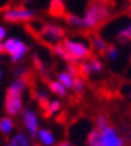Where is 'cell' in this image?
<instances>
[{
	"mask_svg": "<svg viewBox=\"0 0 131 146\" xmlns=\"http://www.w3.org/2000/svg\"><path fill=\"white\" fill-rule=\"evenodd\" d=\"M111 20V11L109 7L95 0H90L86 12H84V22L87 30L91 32H99L102 27H105Z\"/></svg>",
	"mask_w": 131,
	"mask_h": 146,
	"instance_id": "6da1fadb",
	"label": "cell"
},
{
	"mask_svg": "<svg viewBox=\"0 0 131 146\" xmlns=\"http://www.w3.org/2000/svg\"><path fill=\"white\" fill-rule=\"evenodd\" d=\"M3 19L7 23H28L35 19V12L27 9L24 3L16 4L15 1H11L8 4L3 5Z\"/></svg>",
	"mask_w": 131,
	"mask_h": 146,
	"instance_id": "7a4b0ae2",
	"label": "cell"
},
{
	"mask_svg": "<svg viewBox=\"0 0 131 146\" xmlns=\"http://www.w3.org/2000/svg\"><path fill=\"white\" fill-rule=\"evenodd\" d=\"M27 84L23 79H16L5 93V113L9 115H16L22 110V93Z\"/></svg>",
	"mask_w": 131,
	"mask_h": 146,
	"instance_id": "3957f363",
	"label": "cell"
},
{
	"mask_svg": "<svg viewBox=\"0 0 131 146\" xmlns=\"http://www.w3.org/2000/svg\"><path fill=\"white\" fill-rule=\"evenodd\" d=\"M63 46L64 48L67 50V52L71 58V62H79V60H90L91 58H94V50L88 48L83 43H76V42H72L68 38H64L63 39Z\"/></svg>",
	"mask_w": 131,
	"mask_h": 146,
	"instance_id": "277c9868",
	"label": "cell"
},
{
	"mask_svg": "<svg viewBox=\"0 0 131 146\" xmlns=\"http://www.w3.org/2000/svg\"><path fill=\"white\" fill-rule=\"evenodd\" d=\"M101 142L102 146H123V141L119 138L116 130L111 126L101 131Z\"/></svg>",
	"mask_w": 131,
	"mask_h": 146,
	"instance_id": "5b68a950",
	"label": "cell"
},
{
	"mask_svg": "<svg viewBox=\"0 0 131 146\" xmlns=\"http://www.w3.org/2000/svg\"><path fill=\"white\" fill-rule=\"evenodd\" d=\"M63 20L66 22V24H67V26H70V27H72V28H75V30H76V32H80V31L87 30L84 19L79 18V16L74 15V13L67 12V13H66V16L63 18ZM76 32H75V34H76Z\"/></svg>",
	"mask_w": 131,
	"mask_h": 146,
	"instance_id": "8992f818",
	"label": "cell"
},
{
	"mask_svg": "<svg viewBox=\"0 0 131 146\" xmlns=\"http://www.w3.org/2000/svg\"><path fill=\"white\" fill-rule=\"evenodd\" d=\"M23 121H24L26 127L28 129V131H30L31 137L35 138L36 130H38V119H36V115L31 110H24L23 111Z\"/></svg>",
	"mask_w": 131,
	"mask_h": 146,
	"instance_id": "52a82bcc",
	"label": "cell"
},
{
	"mask_svg": "<svg viewBox=\"0 0 131 146\" xmlns=\"http://www.w3.org/2000/svg\"><path fill=\"white\" fill-rule=\"evenodd\" d=\"M91 39H92V44H94V48L96 50V52L99 54V56L105 58L109 52V48H110V44L101 38L99 32H91Z\"/></svg>",
	"mask_w": 131,
	"mask_h": 146,
	"instance_id": "ba28073f",
	"label": "cell"
},
{
	"mask_svg": "<svg viewBox=\"0 0 131 146\" xmlns=\"http://www.w3.org/2000/svg\"><path fill=\"white\" fill-rule=\"evenodd\" d=\"M66 7L63 0H51L48 7V15L56 19H63L66 16Z\"/></svg>",
	"mask_w": 131,
	"mask_h": 146,
	"instance_id": "9c48e42d",
	"label": "cell"
},
{
	"mask_svg": "<svg viewBox=\"0 0 131 146\" xmlns=\"http://www.w3.org/2000/svg\"><path fill=\"white\" fill-rule=\"evenodd\" d=\"M27 51H28V46H26L23 42L18 40V42H16V46H15V48H13V51H12V54H11L12 62H19Z\"/></svg>",
	"mask_w": 131,
	"mask_h": 146,
	"instance_id": "30bf717a",
	"label": "cell"
},
{
	"mask_svg": "<svg viewBox=\"0 0 131 146\" xmlns=\"http://www.w3.org/2000/svg\"><path fill=\"white\" fill-rule=\"evenodd\" d=\"M87 145L88 146H102L101 142V131L98 129H94L92 131H90L87 137Z\"/></svg>",
	"mask_w": 131,
	"mask_h": 146,
	"instance_id": "8fae6325",
	"label": "cell"
},
{
	"mask_svg": "<svg viewBox=\"0 0 131 146\" xmlns=\"http://www.w3.org/2000/svg\"><path fill=\"white\" fill-rule=\"evenodd\" d=\"M47 84H48V87H50V90H51L54 94H58V95H60V97H66V89L60 82L50 80Z\"/></svg>",
	"mask_w": 131,
	"mask_h": 146,
	"instance_id": "7c38bea8",
	"label": "cell"
},
{
	"mask_svg": "<svg viewBox=\"0 0 131 146\" xmlns=\"http://www.w3.org/2000/svg\"><path fill=\"white\" fill-rule=\"evenodd\" d=\"M58 79L64 87H72L74 86V78L70 72H59L58 74Z\"/></svg>",
	"mask_w": 131,
	"mask_h": 146,
	"instance_id": "4fadbf2b",
	"label": "cell"
},
{
	"mask_svg": "<svg viewBox=\"0 0 131 146\" xmlns=\"http://www.w3.org/2000/svg\"><path fill=\"white\" fill-rule=\"evenodd\" d=\"M116 40H118V43L120 44H126L127 40H131V24L127 28L122 30V31L119 32L118 35H116Z\"/></svg>",
	"mask_w": 131,
	"mask_h": 146,
	"instance_id": "5bb4252c",
	"label": "cell"
},
{
	"mask_svg": "<svg viewBox=\"0 0 131 146\" xmlns=\"http://www.w3.org/2000/svg\"><path fill=\"white\" fill-rule=\"evenodd\" d=\"M39 138L42 139L46 146H51L54 143V137H52V133L50 130H40L39 131Z\"/></svg>",
	"mask_w": 131,
	"mask_h": 146,
	"instance_id": "9a60e30c",
	"label": "cell"
},
{
	"mask_svg": "<svg viewBox=\"0 0 131 146\" xmlns=\"http://www.w3.org/2000/svg\"><path fill=\"white\" fill-rule=\"evenodd\" d=\"M72 90H74L75 95L78 97H82L83 95V79L80 78H74V86H72Z\"/></svg>",
	"mask_w": 131,
	"mask_h": 146,
	"instance_id": "2e32d148",
	"label": "cell"
},
{
	"mask_svg": "<svg viewBox=\"0 0 131 146\" xmlns=\"http://www.w3.org/2000/svg\"><path fill=\"white\" fill-rule=\"evenodd\" d=\"M13 127L12 121L9 118H1V122H0V129H1V133L3 134H8Z\"/></svg>",
	"mask_w": 131,
	"mask_h": 146,
	"instance_id": "e0dca14e",
	"label": "cell"
},
{
	"mask_svg": "<svg viewBox=\"0 0 131 146\" xmlns=\"http://www.w3.org/2000/svg\"><path fill=\"white\" fill-rule=\"evenodd\" d=\"M88 64H90V67H91V71H94V72H101L102 68H103V64H102V62L99 60V58L98 56L91 58L90 62H88Z\"/></svg>",
	"mask_w": 131,
	"mask_h": 146,
	"instance_id": "ac0fdd59",
	"label": "cell"
},
{
	"mask_svg": "<svg viewBox=\"0 0 131 146\" xmlns=\"http://www.w3.org/2000/svg\"><path fill=\"white\" fill-rule=\"evenodd\" d=\"M38 103H39V107L42 109V111L43 113H46V111L50 109V101H48L47 95H44V94H39V97H38Z\"/></svg>",
	"mask_w": 131,
	"mask_h": 146,
	"instance_id": "d6986e66",
	"label": "cell"
},
{
	"mask_svg": "<svg viewBox=\"0 0 131 146\" xmlns=\"http://www.w3.org/2000/svg\"><path fill=\"white\" fill-rule=\"evenodd\" d=\"M12 146H28V141L24 134H18L16 137L12 139Z\"/></svg>",
	"mask_w": 131,
	"mask_h": 146,
	"instance_id": "ffe728a7",
	"label": "cell"
},
{
	"mask_svg": "<svg viewBox=\"0 0 131 146\" xmlns=\"http://www.w3.org/2000/svg\"><path fill=\"white\" fill-rule=\"evenodd\" d=\"M60 109V103L58 101H55V102H51V105H50V109H48L46 113H43V117L44 118H50L51 115L55 113V111H58Z\"/></svg>",
	"mask_w": 131,
	"mask_h": 146,
	"instance_id": "44dd1931",
	"label": "cell"
},
{
	"mask_svg": "<svg viewBox=\"0 0 131 146\" xmlns=\"http://www.w3.org/2000/svg\"><path fill=\"white\" fill-rule=\"evenodd\" d=\"M107 56H109L111 60L116 59V56H118V51H116V47H115V46H111V44H110V48H109V52H107Z\"/></svg>",
	"mask_w": 131,
	"mask_h": 146,
	"instance_id": "7402d4cb",
	"label": "cell"
},
{
	"mask_svg": "<svg viewBox=\"0 0 131 146\" xmlns=\"http://www.w3.org/2000/svg\"><path fill=\"white\" fill-rule=\"evenodd\" d=\"M95 1H99L102 4H105L106 7H109L110 9L115 8V5H116V1H115V0H95Z\"/></svg>",
	"mask_w": 131,
	"mask_h": 146,
	"instance_id": "603a6c76",
	"label": "cell"
},
{
	"mask_svg": "<svg viewBox=\"0 0 131 146\" xmlns=\"http://www.w3.org/2000/svg\"><path fill=\"white\" fill-rule=\"evenodd\" d=\"M124 13L131 18V0H127V8H126V11H124Z\"/></svg>",
	"mask_w": 131,
	"mask_h": 146,
	"instance_id": "cb8c5ba5",
	"label": "cell"
},
{
	"mask_svg": "<svg viewBox=\"0 0 131 146\" xmlns=\"http://www.w3.org/2000/svg\"><path fill=\"white\" fill-rule=\"evenodd\" d=\"M5 34H7V31L4 30V27H1V28H0V35H1V39H4Z\"/></svg>",
	"mask_w": 131,
	"mask_h": 146,
	"instance_id": "d4e9b609",
	"label": "cell"
},
{
	"mask_svg": "<svg viewBox=\"0 0 131 146\" xmlns=\"http://www.w3.org/2000/svg\"><path fill=\"white\" fill-rule=\"evenodd\" d=\"M58 146H72L71 143H68L67 141H62L60 143H58Z\"/></svg>",
	"mask_w": 131,
	"mask_h": 146,
	"instance_id": "484cf974",
	"label": "cell"
},
{
	"mask_svg": "<svg viewBox=\"0 0 131 146\" xmlns=\"http://www.w3.org/2000/svg\"><path fill=\"white\" fill-rule=\"evenodd\" d=\"M127 117H128V119H130V122H131V106L128 107V110H127Z\"/></svg>",
	"mask_w": 131,
	"mask_h": 146,
	"instance_id": "4316f807",
	"label": "cell"
},
{
	"mask_svg": "<svg viewBox=\"0 0 131 146\" xmlns=\"http://www.w3.org/2000/svg\"><path fill=\"white\" fill-rule=\"evenodd\" d=\"M127 93H128V97L131 98V82H130V87H128V91H127Z\"/></svg>",
	"mask_w": 131,
	"mask_h": 146,
	"instance_id": "83f0119b",
	"label": "cell"
},
{
	"mask_svg": "<svg viewBox=\"0 0 131 146\" xmlns=\"http://www.w3.org/2000/svg\"><path fill=\"white\" fill-rule=\"evenodd\" d=\"M8 146H12V143H8Z\"/></svg>",
	"mask_w": 131,
	"mask_h": 146,
	"instance_id": "f1b7e54d",
	"label": "cell"
},
{
	"mask_svg": "<svg viewBox=\"0 0 131 146\" xmlns=\"http://www.w3.org/2000/svg\"><path fill=\"white\" fill-rule=\"evenodd\" d=\"M130 63H131V55H130Z\"/></svg>",
	"mask_w": 131,
	"mask_h": 146,
	"instance_id": "f546056e",
	"label": "cell"
},
{
	"mask_svg": "<svg viewBox=\"0 0 131 146\" xmlns=\"http://www.w3.org/2000/svg\"><path fill=\"white\" fill-rule=\"evenodd\" d=\"M11 1H15V0H11Z\"/></svg>",
	"mask_w": 131,
	"mask_h": 146,
	"instance_id": "4dcf8cb0",
	"label": "cell"
}]
</instances>
